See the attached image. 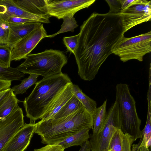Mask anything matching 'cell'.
I'll list each match as a JSON object with an SVG mask.
<instances>
[{"mask_svg": "<svg viewBox=\"0 0 151 151\" xmlns=\"http://www.w3.org/2000/svg\"><path fill=\"white\" fill-rule=\"evenodd\" d=\"M24 116L18 105L8 116L0 121V151L24 124Z\"/></svg>", "mask_w": 151, "mask_h": 151, "instance_id": "11", "label": "cell"}, {"mask_svg": "<svg viewBox=\"0 0 151 151\" xmlns=\"http://www.w3.org/2000/svg\"><path fill=\"white\" fill-rule=\"evenodd\" d=\"M73 54L81 78L93 79L113 46L124 35L119 14L93 12L80 27Z\"/></svg>", "mask_w": 151, "mask_h": 151, "instance_id": "1", "label": "cell"}, {"mask_svg": "<svg viewBox=\"0 0 151 151\" xmlns=\"http://www.w3.org/2000/svg\"><path fill=\"white\" fill-rule=\"evenodd\" d=\"M12 48L8 44H0V65L4 68L10 67Z\"/></svg>", "mask_w": 151, "mask_h": 151, "instance_id": "25", "label": "cell"}, {"mask_svg": "<svg viewBox=\"0 0 151 151\" xmlns=\"http://www.w3.org/2000/svg\"><path fill=\"white\" fill-rule=\"evenodd\" d=\"M72 89L74 94L84 108L90 114L93 115L97 108L96 101L84 93L78 85L73 84Z\"/></svg>", "mask_w": 151, "mask_h": 151, "instance_id": "19", "label": "cell"}, {"mask_svg": "<svg viewBox=\"0 0 151 151\" xmlns=\"http://www.w3.org/2000/svg\"><path fill=\"white\" fill-rule=\"evenodd\" d=\"M19 101L12 91L9 95L0 106V121L9 115L18 106V103Z\"/></svg>", "mask_w": 151, "mask_h": 151, "instance_id": "21", "label": "cell"}, {"mask_svg": "<svg viewBox=\"0 0 151 151\" xmlns=\"http://www.w3.org/2000/svg\"><path fill=\"white\" fill-rule=\"evenodd\" d=\"M79 37V33L70 37H64L63 39V43L68 51L70 54L74 53L77 46Z\"/></svg>", "mask_w": 151, "mask_h": 151, "instance_id": "28", "label": "cell"}, {"mask_svg": "<svg viewBox=\"0 0 151 151\" xmlns=\"http://www.w3.org/2000/svg\"><path fill=\"white\" fill-rule=\"evenodd\" d=\"M47 35L43 25L36 28L17 41L12 48L11 61L25 59L27 55Z\"/></svg>", "mask_w": 151, "mask_h": 151, "instance_id": "10", "label": "cell"}, {"mask_svg": "<svg viewBox=\"0 0 151 151\" xmlns=\"http://www.w3.org/2000/svg\"><path fill=\"white\" fill-rule=\"evenodd\" d=\"M111 51L123 62L132 59L142 61L144 56L151 51V31L131 37L123 36L113 46Z\"/></svg>", "mask_w": 151, "mask_h": 151, "instance_id": "6", "label": "cell"}, {"mask_svg": "<svg viewBox=\"0 0 151 151\" xmlns=\"http://www.w3.org/2000/svg\"><path fill=\"white\" fill-rule=\"evenodd\" d=\"M108 4L110 9L108 12L109 14H119L121 11V6L119 0H106Z\"/></svg>", "mask_w": 151, "mask_h": 151, "instance_id": "30", "label": "cell"}, {"mask_svg": "<svg viewBox=\"0 0 151 151\" xmlns=\"http://www.w3.org/2000/svg\"><path fill=\"white\" fill-rule=\"evenodd\" d=\"M119 14L125 33L137 25L150 21L151 1L139 0L137 3L127 8Z\"/></svg>", "mask_w": 151, "mask_h": 151, "instance_id": "8", "label": "cell"}, {"mask_svg": "<svg viewBox=\"0 0 151 151\" xmlns=\"http://www.w3.org/2000/svg\"><path fill=\"white\" fill-rule=\"evenodd\" d=\"M24 76V74L19 71L16 68H5L0 65V80L12 81H20Z\"/></svg>", "mask_w": 151, "mask_h": 151, "instance_id": "23", "label": "cell"}, {"mask_svg": "<svg viewBox=\"0 0 151 151\" xmlns=\"http://www.w3.org/2000/svg\"><path fill=\"white\" fill-rule=\"evenodd\" d=\"M68 59L63 52L52 49L35 54L30 53L16 68L24 74H34L47 78L62 73Z\"/></svg>", "mask_w": 151, "mask_h": 151, "instance_id": "4", "label": "cell"}, {"mask_svg": "<svg viewBox=\"0 0 151 151\" xmlns=\"http://www.w3.org/2000/svg\"><path fill=\"white\" fill-rule=\"evenodd\" d=\"M93 123V115L83 107L63 117L41 120L37 123L35 133L44 144H58L81 129H92Z\"/></svg>", "mask_w": 151, "mask_h": 151, "instance_id": "2", "label": "cell"}, {"mask_svg": "<svg viewBox=\"0 0 151 151\" xmlns=\"http://www.w3.org/2000/svg\"><path fill=\"white\" fill-rule=\"evenodd\" d=\"M71 82L68 75L62 73L37 82L31 93L23 101L30 123L41 119L55 99Z\"/></svg>", "mask_w": 151, "mask_h": 151, "instance_id": "3", "label": "cell"}, {"mask_svg": "<svg viewBox=\"0 0 151 151\" xmlns=\"http://www.w3.org/2000/svg\"><path fill=\"white\" fill-rule=\"evenodd\" d=\"M134 141L135 140L132 137L123 132L122 137V151H131V148Z\"/></svg>", "mask_w": 151, "mask_h": 151, "instance_id": "29", "label": "cell"}, {"mask_svg": "<svg viewBox=\"0 0 151 151\" xmlns=\"http://www.w3.org/2000/svg\"><path fill=\"white\" fill-rule=\"evenodd\" d=\"M36 128L37 123L24 124L1 151H24L29 145Z\"/></svg>", "mask_w": 151, "mask_h": 151, "instance_id": "12", "label": "cell"}, {"mask_svg": "<svg viewBox=\"0 0 151 151\" xmlns=\"http://www.w3.org/2000/svg\"><path fill=\"white\" fill-rule=\"evenodd\" d=\"M48 14L58 19L73 15L78 11L88 8L96 0H44Z\"/></svg>", "mask_w": 151, "mask_h": 151, "instance_id": "9", "label": "cell"}, {"mask_svg": "<svg viewBox=\"0 0 151 151\" xmlns=\"http://www.w3.org/2000/svg\"><path fill=\"white\" fill-rule=\"evenodd\" d=\"M20 8L30 13L49 19L44 0H12Z\"/></svg>", "mask_w": 151, "mask_h": 151, "instance_id": "16", "label": "cell"}, {"mask_svg": "<svg viewBox=\"0 0 151 151\" xmlns=\"http://www.w3.org/2000/svg\"><path fill=\"white\" fill-rule=\"evenodd\" d=\"M123 132L118 129L113 135L110 142L109 151H122V137Z\"/></svg>", "mask_w": 151, "mask_h": 151, "instance_id": "26", "label": "cell"}, {"mask_svg": "<svg viewBox=\"0 0 151 151\" xmlns=\"http://www.w3.org/2000/svg\"><path fill=\"white\" fill-rule=\"evenodd\" d=\"M87 151H91L90 148H89Z\"/></svg>", "mask_w": 151, "mask_h": 151, "instance_id": "37", "label": "cell"}, {"mask_svg": "<svg viewBox=\"0 0 151 151\" xmlns=\"http://www.w3.org/2000/svg\"><path fill=\"white\" fill-rule=\"evenodd\" d=\"M116 96L118 105L120 129L124 134L132 137L135 141L142 136L140 129L141 120L138 115L136 102L130 93L129 85L126 83L117 84Z\"/></svg>", "mask_w": 151, "mask_h": 151, "instance_id": "5", "label": "cell"}, {"mask_svg": "<svg viewBox=\"0 0 151 151\" xmlns=\"http://www.w3.org/2000/svg\"><path fill=\"white\" fill-rule=\"evenodd\" d=\"M83 107L81 103L73 94L52 119H58L67 116Z\"/></svg>", "mask_w": 151, "mask_h": 151, "instance_id": "20", "label": "cell"}, {"mask_svg": "<svg viewBox=\"0 0 151 151\" xmlns=\"http://www.w3.org/2000/svg\"><path fill=\"white\" fill-rule=\"evenodd\" d=\"M107 102V100H106L101 106L97 108L94 114L92 115L93 133L98 134L104 127L107 114L106 111Z\"/></svg>", "mask_w": 151, "mask_h": 151, "instance_id": "18", "label": "cell"}, {"mask_svg": "<svg viewBox=\"0 0 151 151\" xmlns=\"http://www.w3.org/2000/svg\"><path fill=\"white\" fill-rule=\"evenodd\" d=\"M63 19V22L61 25L60 29L54 34L47 35V37H53L58 34L67 32H73L75 28L78 26L73 15L68 16Z\"/></svg>", "mask_w": 151, "mask_h": 151, "instance_id": "24", "label": "cell"}, {"mask_svg": "<svg viewBox=\"0 0 151 151\" xmlns=\"http://www.w3.org/2000/svg\"><path fill=\"white\" fill-rule=\"evenodd\" d=\"M41 24L36 22L19 24H9L10 30L8 45L12 48L17 41L39 27Z\"/></svg>", "mask_w": 151, "mask_h": 151, "instance_id": "14", "label": "cell"}, {"mask_svg": "<svg viewBox=\"0 0 151 151\" xmlns=\"http://www.w3.org/2000/svg\"><path fill=\"white\" fill-rule=\"evenodd\" d=\"M104 127L99 133L90 134L91 151H109L111 140L118 129H120L121 123L118 105L115 100L107 112Z\"/></svg>", "mask_w": 151, "mask_h": 151, "instance_id": "7", "label": "cell"}, {"mask_svg": "<svg viewBox=\"0 0 151 151\" xmlns=\"http://www.w3.org/2000/svg\"><path fill=\"white\" fill-rule=\"evenodd\" d=\"M39 76L35 74H29L28 78L22 80L20 84L13 86L11 89L16 96L19 94H23L25 93L29 88L35 84Z\"/></svg>", "mask_w": 151, "mask_h": 151, "instance_id": "22", "label": "cell"}, {"mask_svg": "<svg viewBox=\"0 0 151 151\" xmlns=\"http://www.w3.org/2000/svg\"><path fill=\"white\" fill-rule=\"evenodd\" d=\"M139 0H119L121 6V12L132 5L137 3Z\"/></svg>", "mask_w": 151, "mask_h": 151, "instance_id": "33", "label": "cell"}, {"mask_svg": "<svg viewBox=\"0 0 151 151\" xmlns=\"http://www.w3.org/2000/svg\"><path fill=\"white\" fill-rule=\"evenodd\" d=\"M18 17L30 19L44 23L49 19L30 13L16 5L12 0H0V18L5 21L10 17Z\"/></svg>", "mask_w": 151, "mask_h": 151, "instance_id": "13", "label": "cell"}, {"mask_svg": "<svg viewBox=\"0 0 151 151\" xmlns=\"http://www.w3.org/2000/svg\"><path fill=\"white\" fill-rule=\"evenodd\" d=\"M10 30L9 24L0 18V44H8Z\"/></svg>", "mask_w": 151, "mask_h": 151, "instance_id": "27", "label": "cell"}, {"mask_svg": "<svg viewBox=\"0 0 151 151\" xmlns=\"http://www.w3.org/2000/svg\"><path fill=\"white\" fill-rule=\"evenodd\" d=\"M90 129L88 128L81 129L58 144L61 145L65 149L74 146L81 147L89 139Z\"/></svg>", "mask_w": 151, "mask_h": 151, "instance_id": "17", "label": "cell"}, {"mask_svg": "<svg viewBox=\"0 0 151 151\" xmlns=\"http://www.w3.org/2000/svg\"><path fill=\"white\" fill-rule=\"evenodd\" d=\"M12 92L11 88L0 91V106L8 97Z\"/></svg>", "mask_w": 151, "mask_h": 151, "instance_id": "34", "label": "cell"}, {"mask_svg": "<svg viewBox=\"0 0 151 151\" xmlns=\"http://www.w3.org/2000/svg\"><path fill=\"white\" fill-rule=\"evenodd\" d=\"M9 24H19L26 23L37 22L35 20L18 17H10L5 20Z\"/></svg>", "mask_w": 151, "mask_h": 151, "instance_id": "32", "label": "cell"}, {"mask_svg": "<svg viewBox=\"0 0 151 151\" xmlns=\"http://www.w3.org/2000/svg\"></svg>", "mask_w": 151, "mask_h": 151, "instance_id": "38", "label": "cell"}, {"mask_svg": "<svg viewBox=\"0 0 151 151\" xmlns=\"http://www.w3.org/2000/svg\"><path fill=\"white\" fill-rule=\"evenodd\" d=\"M12 81L0 80V91L10 88Z\"/></svg>", "mask_w": 151, "mask_h": 151, "instance_id": "35", "label": "cell"}, {"mask_svg": "<svg viewBox=\"0 0 151 151\" xmlns=\"http://www.w3.org/2000/svg\"><path fill=\"white\" fill-rule=\"evenodd\" d=\"M90 148V144L89 141L88 140L83 144L79 151H87Z\"/></svg>", "mask_w": 151, "mask_h": 151, "instance_id": "36", "label": "cell"}, {"mask_svg": "<svg viewBox=\"0 0 151 151\" xmlns=\"http://www.w3.org/2000/svg\"><path fill=\"white\" fill-rule=\"evenodd\" d=\"M73 83H68L52 104L41 120L52 119L55 114L72 97L74 94L72 89Z\"/></svg>", "mask_w": 151, "mask_h": 151, "instance_id": "15", "label": "cell"}, {"mask_svg": "<svg viewBox=\"0 0 151 151\" xmlns=\"http://www.w3.org/2000/svg\"><path fill=\"white\" fill-rule=\"evenodd\" d=\"M65 149L58 144L46 145L40 148L34 149L32 151H64Z\"/></svg>", "mask_w": 151, "mask_h": 151, "instance_id": "31", "label": "cell"}]
</instances>
